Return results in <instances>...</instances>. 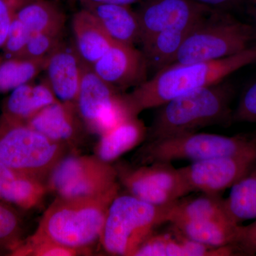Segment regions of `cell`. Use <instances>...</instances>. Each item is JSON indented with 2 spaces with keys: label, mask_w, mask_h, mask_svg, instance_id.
<instances>
[{
  "label": "cell",
  "mask_w": 256,
  "mask_h": 256,
  "mask_svg": "<svg viewBox=\"0 0 256 256\" xmlns=\"http://www.w3.org/2000/svg\"><path fill=\"white\" fill-rule=\"evenodd\" d=\"M256 64V46L240 53L210 62L172 64L156 72L126 94L134 116L158 108L178 96L224 82L238 70Z\"/></svg>",
  "instance_id": "obj_1"
},
{
  "label": "cell",
  "mask_w": 256,
  "mask_h": 256,
  "mask_svg": "<svg viewBox=\"0 0 256 256\" xmlns=\"http://www.w3.org/2000/svg\"><path fill=\"white\" fill-rule=\"evenodd\" d=\"M208 220H230L224 208V200L218 194L202 193L194 198L182 197L168 207V223Z\"/></svg>",
  "instance_id": "obj_23"
},
{
  "label": "cell",
  "mask_w": 256,
  "mask_h": 256,
  "mask_svg": "<svg viewBox=\"0 0 256 256\" xmlns=\"http://www.w3.org/2000/svg\"><path fill=\"white\" fill-rule=\"evenodd\" d=\"M48 192L46 183L0 164V200L32 210L40 206Z\"/></svg>",
  "instance_id": "obj_20"
},
{
  "label": "cell",
  "mask_w": 256,
  "mask_h": 256,
  "mask_svg": "<svg viewBox=\"0 0 256 256\" xmlns=\"http://www.w3.org/2000/svg\"><path fill=\"white\" fill-rule=\"evenodd\" d=\"M32 36L24 25L14 16L2 46L6 57L8 58L20 57Z\"/></svg>",
  "instance_id": "obj_31"
},
{
  "label": "cell",
  "mask_w": 256,
  "mask_h": 256,
  "mask_svg": "<svg viewBox=\"0 0 256 256\" xmlns=\"http://www.w3.org/2000/svg\"><path fill=\"white\" fill-rule=\"evenodd\" d=\"M46 60H28V58H8L0 64V92L14 90L24 84L32 82L37 76L44 72Z\"/></svg>",
  "instance_id": "obj_27"
},
{
  "label": "cell",
  "mask_w": 256,
  "mask_h": 256,
  "mask_svg": "<svg viewBox=\"0 0 256 256\" xmlns=\"http://www.w3.org/2000/svg\"><path fill=\"white\" fill-rule=\"evenodd\" d=\"M148 68L142 52L116 42L92 66L99 78L119 90L146 82Z\"/></svg>",
  "instance_id": "obj_13"
},
{
  "label": "cell",
  "mask_w": 256,
  "mask_h": 256,
  "mask_svg": "<svg viewBox=\"0 0 256 256\" xmlns=\"http://www.w3.org/2000/svg\"><path fill=\"white\" fill-rule=\"evenodd\" d=\"M77 2L80 6H86L89 4H119L128 5L130 6L131 4H134L138 2H140L141 0H74Z\"/></svg>",
  "instance_id": "obj_36"
},
{
  "label": "cell",
  "mask_w": 256,
  "mask_h": 256,
  "mask_svg": "<svg viewBox=\"0 0 256 256\" xmlns=\"http://www.w3.org/2000/svg\"><path fill=\"white\" fill-rule=\"evenodd\" d=\"M67 148L26 122L0 118V164L10 169L46 183Z\"/></svg>",
  "instance_id": "obj_5"
},
{
  "label": "cell",
  "mask_w": 256,
  "mask_h": 256,
  "mask_svg": "<svg viewBox=\"0 0 256 256\" xmlns=\"http://www.w3.org/2000/svg\"><path fill=\"white\" fill-rule=\"evenodd\" d=\"M64 31L55 30L32 35L20 57L28 60H46L64 41Z\"/></svg>",
  "instance_id": "obj_30"
},
{
  "label": "cell",
  "mask_w": 256,
  "mask_h": 256,
  "mask_svg": "<svg viewBox=\"0 0 256 256\" xmlns=\"http://www.w3.org/2000/svg\"><path fill=\"white\" fill-rule=\"evenodd\" d=\"M169 205L156 206L130 194H119L108 210L101 246L109 255L134 256L156 227L168 223Z\"/></svg>",
  "instance_id": "obj_4"
},
{
  "label": "cell",
  "mask_w": 256,
  "mask_h": 256,
  "mask_svg": "<svg viewBox=\"0 0 256 256\" xmlns=\"http://www.w3.org/2000/svg\"><path fill=\"white\" fill-rule=\"evenodd\" d=\"M136 10L141 44L160 32L191 30L212 10L193 0H141Z\"/></svg>",
  "instance_id": "obj_12"
},
{
  "label": "cell",
  "mask_w": 256,
  "mask_h": 256,
  "mask_svg": "<svg viewBox=\"0 0 256 256\" xmlns=\"http://www.w3.org/2000/svg\"><path fill=\"white\" fill-rule=\"evenodd\" d=\"M256 150V139L213 133L186 132L146 140L136 158L138 164L172 163L175 160L194 162L216 156H236Z\"/></svg>",
  "instance_id": "obj_7"
},
{
  "label": "cell",
  "mask_w": 256,
  "mask_h": 256,
  "mask_svg": "<svg viewBox=\"0 0 256 256\" xmlns=\"http://www.w3.org/2000/svg\"><path fill=\"white\" fill-rule=\"evenodd\" d=\"M33 0H0V48H2L10 26L18 10Z\"/></svg>",
  "instance_id": "obj_33"
},
{
  "label": "cell",
  "mask_w": 256,
  "mask_h": 256,
  "mask_svg": "<svg viewBox=\"0 0 256 256\" xmlns=\"http://www.w3.org/2000/svg\"><path fill=\"white\" fill-rule=\"evenodd\" d=\"M256 40L252 24L212 10L184 40L172 64L210 62L240 53Z\"/></svg>",
  "instance_id": "obj_6"
},
{
  "label": "cell",
  "mask_w": 256,
  "mask_h": 256,
  "mask_svg": "<svg viewBox=\"0 0 256 256\" xmlns=\"http://www.w3.org/2000/svg\"><path fill=\"white\" fill-rule=\"evenodd\" d=\"M169 224L191 240L212 247L234 246L240 225L228 220H178Z\"/></svg>",
  "instance_id": "obj_22"
},
{
  "label": "cell",
  "mask_w": 256,
  "mask_h": 256,
  "mask_svg": "<svg viewBox=\"0 0 256 256\" xmlns=\"http://www.w3.org/2000/svg\"><path fill=\"white\" fill-rule=\"evenodd\" d=\"M256 162V150L194 162L178 170L190 192L218 194L248 172Z\"/></svg>",
  "instance_id": "obj_11"
},
{
  "label": "cell",
  "mask_w": 256,
  "mask_h": 256,
  "mask_svg": "<svg viewBox=\"0 0 256 256\" xmlns=\"http://www.w3.org/2000/svg\"><path fill=\"white\" fill-rule=\"evenodd\" d=\"M226 213L234 223L256 218V162L252 170L230 188L224 200Z\"/></svg>",
  "instance_id": "obj_25"
},
{
  "label": "cell",
  "mask_w": 256,
  "mask_h": 256,
  "mask_svg": "<svg viewBox=\"0 0 256 256\" xmlns=\"http://www.w3.org/2000/svg\"><path fill=\"white\" fill-rule=\"evenodd\" d=\"M15 18L32 35L64 30L66 23L65 13L55 0H33L24 5Z\"/></svg>",
  "instance_id": "obj_24"
},
{
  "label": "cell",
  "mask_w": 256,
  "mask_h": 256,
  "mask_svg": "<svg viewBox=\"0 0 256 256\" xmlns=\"http://www.w3.org/2000/svg\"><path fill=\"white\" fill-rule=\"evenodd\" d=\"M48 192L56 196L82 198L102 194L120 185L112 164L96 156H65L47 178Z\"/></svg>",
  "instance_id": "obj_8"
},
{
  "label": "cell",
  "mask_w": 256,
  "mask_h": 256,
  "mask_svg": "<svg viewBox=\"0 0 256 256\" xmlns=\"http://www.w3.org/2000/svg\"><path fill=\"white\" fill-rule=\"evenodd\" d=\"M86 64L74 43L64 41L47 60L45 80L58 100L75 106Z\"/></svg>",
  "instance_id": "obj_14"
},
{
  "label": "cell",
  "mask_w": 256,
  "mask_h": 256,
  "mask_svg": "<svg viewBox=\"0 0 256 256\" xmlns=\"http://www.w3.org/2000/svg\"><path fill=\"white\" fill-rule=\"evenodd\" d=\"M232 120L256 124V79L242 92L232 114Z\"/></svg>",
  "instance_id": "obj_32"
},
{
  "label": "cell",
  "mask_w": 256,
  "mask_h": 256,
  "mask_svg": "<svg viewBox=\"0 0 256 256\" xmlns=\"http://www.w3.org/2000/svg\"><path fill=\"white\" fill-rule=\"evenodd\" d=\"M75 106L86 130L98 136L134 116L126 94L99 78L90 66L84 70Z\"/></svg>",
  "instance_id": "obj_9"
},
{
  "label": "cell",
  "mask_w": 256,
  "mask_h": 256,
  "mask_svg": "<svg viewBox=\"0 0 256 256\" xmlns=\"http://www.w3.org/2000/svg\"><path fill=\"white\" fill-rule=\"evenodd\" d=\"M22 220L12 205L0 200V252L12 255L23 242Z\"/></svg>",
  "instance_id": "obj_28"
},
{
  "label": "cell",
  "mask_w": 256,
  "mask_h": 256,
  "mask_svg": "<svg viewBox=\"0 0 256 256\" xmlns=\"http://www.w3.org/2000/svg\"><path fill=\"white\" fill-rule=\"evenodd\" d=\"M210 10L226 11L240 4L242 0H193Z\"/></svg>",
  "instance_id": "obj_35"
},
{
  "label": "cell",
  "mask_w": 256,
  "mask_h": 256,
  "mask_svg": "<svg viewBox=\"0 0 256 256\" xmlns=\"http://www.w3.org/2000/svg\"><path fill=\"white\" fill-rule=\"evenodd\" d=\"M234 87L222 82L178 96L160 106L146 140L170 137L232 120Z\"/></svg>",
  "instance_id": "obj_3"
},
{
  "label": "cell",
  "mask_w": 256,
  "mask_h": 256,
  "mask_svg": "<svg viewBox=\"0 0 256 256\" xmlns=\"http://www.w3.org/2000/svg\"><path fill=\"white\" fill-rule=\"evenodd\" d=\"M170 225V232L152 234L136 250L134 256H227L238 254L234 246L212 247L204 245L188 238L174 226Z\"/></svg>",
  "instance_id": "obj_16"
},
{
  "label": "cell",
  "mask_w": 256,
  "mask_h": 256,
  "mask_svg": "<svg viewBox=\"0 0 256 256\" xmlns=\"http://www.w3.org/2000/svg\"><path fill=\"white\" fill-rule=\"evenodd\" d=\"M191 30H173L160 32L142 44V52L148 66L156 72L172 64L184 40Z\"/></svg>",
  "instance_id": "obj_26"
},
{
  "label": "cell",
  "mask_w": 256,
  "mask_h": 256,
  "mask_svg": "<svg viewBox=\"0 0 256 256\" xmlns=\"http://www.w3.org/2000/svg\"><path fill=\"white\" fill-rule=\"evenodd\" d=\"M234 246L238 254H256V218L250 225L238 226L237 240Z\"/></svg>",
  "instance_id": "obj_34"
},
{
  "label": "cell",
  "mask_w": 256,
  "mask_h": 256,
  "mask_svg": "<svg viewBox=\"0 0 256 256\" xmlns=\"http://www.w3.org/2000/svg\"><path fill=\"white\" fill-rule=\"evenodd\" d=\"M92 13L109 37L116 43L134 46L140 42V28L136 11L130 6L89 4L82 6Z\"/></svg>",
  "instance_id": "obj_17"
},
{
  "label": "cell",
  "mask_w": 256,
  "mask_h": 256,
  "mask_svg": "<svg viewBox=\"0 0 256 256\" xmlns=\"http://www.w3.org/2000/svg\"><path fill=\"white\" fill-rule=\"evenodd\" d=\"M114 166L119 182L128 194L146 203L166 206L190 193L180 170L172 163L132 166L118 162Z\"/></svg>",
  "instance_id": "obj_10"
},
{
  "label": "cell",
  "mask_w": 256,
  "mask_h": 256,
  "mask_svg": "<svg viewBox=\"0 0 256 256\" xmlns=\"http://www.w3.org/2000/svg\"><path fill=\"white\" fill-rule=\"evenodd\" d=\"M52 140L74 148L86 130L76 106L57 101L47 106L26 122Z\"/></svg>",
  "instance_id": "obj_15"
},
{
  "label": "cell",
  "mask_w": 256,
  "mask_h": 256,
  "mask_svg": "<svg viewBox=\"0 0 256 256\" xmlns=\"http://www.w3.org/2000/svg\"><path fill=\"white\" fill-rule=\"evenodd\" d=\"M252 30H254L256 40V0L254 1V4H252Z\"/></svg>",
  "instance_id": "obj_37"
},
{
  "label": "cell",
  "mask_w": 256,
  "mask_h": 256,
  "mask_svg": "<svg viewBox=\"0 0 256 256\" xmlns=\"http://www.w3.org/2000/svg\"><path fill=\"white\" fill-rule=\"evenodd\" d=\"M74 45L82 60L90 67L102 56L114 43L95 16L85 8L72 18Z\"/></svg>",
  "instance_id": "obj_19"
},
{
  "label": "cell",
  "mask_w": 256,
  "mask_h": 256,
  "mask_svg": "<svg viewBox=\"0 0 256 256\" xmlns=\"http://www.w3.org/2000/svg\"><path fill=\"white\" fill-rule=\"evenodd\" d=\"M60 101L46 80L20 86L13 90L6 101L2 114L10 118L28 122L47 106Z\"/></svg>",
  "instance_id": "obj_21"
},
{
  "label": "cell",
  "mask_w": 256,
  "mask_h": 256,
  "mask_svg": "<svg viewBox=\"0 0 256 256\" xmlns=\"http://www.w3.org/2000/svg\"><path fill=\"white\" fill-rule=\"evenodd\" d=\"M119 190L120 185L98 196H56L33 235L75 249L84 255L90 254L92 246L100 242L108 210Z\"/></svg>",
  "instance_id": "obj_2"
},
{
  "label": "cell",
  "mask_w": 256,
  "mask_h": 256,
  "mask_svg": "<svg viewBox=\"0 0 256 256\" xmlns=\"http://www.w3.org/2000/svg\"><path fill=\"white\" fill-rule=\"evenodd\" d=\"M84 255L75 249L32 235L24 238L12 254L16 256H76Z\"/></svg>",
  "instance_id": "obj_29"
},
{
  "label": "cell",
  "mask_w": 256,
  "mask_h": 256,
  "mask_svg": "<svg viewBox=\"0 0 256 256\" xmlns=\"http://www.w3.org/2000/svg\"><path fill=\"white\" fill-rule=\"evenodd\" d=\"M148 134V128L138 116L128 118L99 136L94 150L95 156L112 164L146 140Z\"/></svg>",
  "instance_id": "obj_18"
}]
</instances>
